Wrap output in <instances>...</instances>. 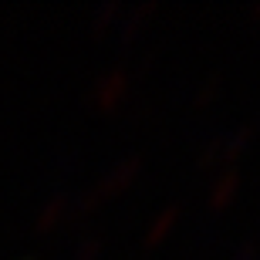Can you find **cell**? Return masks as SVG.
<instances>
[{
    "mask_svg": "<svg viewBox=\"0 0 260 260\" xmlns=\"http://www.w3.org/2000/svg\"><path fill=\"white\" fill-rule=\"evenodd\" d=\"M128 95H132V81H128V75L122 71V68L108 71L105 78H98L95 91H91V98H95V105L102 108V112H115V108H122L128 102Z\"/></svg>",
    "mask_w": 260,
    "mask_h": 260,
    "instance_id": "obj_1",
    "label": "cell"
},
{
    "mask_svg": "<svg viewBox=\"0 0 260 260\" xmlns=\"http://www.w3.org/2000/svg\"><path fill=\"white\" fill-rule=\"evenodd\" d=\"M237 196H240V169H233V166H230V169L213 183V189H210V210L223 213Z\"/></svg>",
    "mask_w": 260,
    "mask_h": 260,
    "instance_id": "obj_2",
    "label": "cell"
},
{
    "mask_svg": "<svg viewBox=\"0 0 260 260\" xmlns=\"http://www.w3.org/2000/svg\"><path fill=\"white\" fill-rule=\"evenodd\" d=\"M176 223H179V206L173 203V206H166V210L152 220V226L145 230V247H159V243H162L166 237L173 233Z\"/></svg>",
    "mask_w": 260,
    "mask_h": 260,
    "instance_id": "obj_3",
    "label": "cell"
},
{
    "mask_svg": "<svg viewBox=\"0 0 260 260\" xmlns=\"http://www.w3.org/2000/svg\"><path fill=\"white\" fill-rule=\"evenodd\" d=\"M68 203H71V200H68L64 193L54 196L51 203H44V206H41V213H38V223H34V230H38V233H48L51 226H58L61 216L68 213Z\"/></svg>",
    "mask_w": 260,
    "mask_h": 260,
    "instance_id": "obj_4",
    "label": "cell"
},
{
    "mask_svg": "<svg viewBox=\"0 0 260 260\" xmlns=\"http://www.w3.org/2000/svg\"><path fill=\"white\" fill-rule=\"evenodd\" d=\"M250 139H253V125H243V128H237V132L230 135V139H223V149H220V159L223 162H237V155L250 145Z\"/></svg>",
    "mask_w": 260,
    "mask_h": 260,
    "instance_id": "obj_5",
    "label": "cell"
},
{
    "mask_svg": "<svg viewBox=\"0 0 260 260\" xmlns=\"http://www.w3.org/2000/svg\"><path fill=\"white\" fill-rule=\"evenodd\" d=\"M155 14V0H145V4H139V7L128 14V20H125V30H122V38L125 41H132L139 30H142V24H145V17H152Z\"/></svg>",
    "mask_w": 260,
    "mask_h": 260,
    "instance_id": "obj_6",
    "label": "cell"
},
{
    "mask_svg": "<svg viewBox=\"0 0 260 260\" xmlns=\"http://www.w3.org/2000/svg\"><path fill=\"white\" fill-rule=\"evenodd\" d=\"M118 10H122V4H118V0H108L105 7H102V10L95 14V20H91V30H95V34L108 30V24L115 20V14H118Z\"/></svg>",
    "mask_w": 260,
    "mask_h": 260,
    "instance_id": "obj_7",
    "label": "cell"
},
{
    "mask_svg": "<svg viewBox=\"0 0 260 260\" xmlns=\"http://www.w3.org/2000/svg\"><path fill=\"white\" fill-rule=\"evenodd\" d=\"M102 250H105V243L98 240V237H88L85 243H78L75 260H98V257H102Z\"/></svg>",
    "mask_w": 260,
    "mask_h": 260,
    "instance_id": "obj_8",
    "label": "cell"
},
{
    "mask_svg": "<svg viewBox=\"0 0 260 260\" xmlns=\"http://www.w3.org/2000/svg\"><path fill=\"white\" fill-rule=\"evenodd\" d=\"M216 95H220V75H213V78H206V81H203L200 95H196V108H203L210 98H216Z\"/></svg>",
    "mask_w": 260,
    "mask_h": 260,
    "instance_id": "obj_9",
    "label": "cell"
},
{
    "mask_svg": "<svg viewBox=\"0 0 260 260\" xmlns=\"http://www.w3.org/2000/svg\"><path fill=\"white\" fill-rule=\"evenodd\" d=\"M220 149H223V139H213V142H210V145H206V149L200 152L196 166H200V169H206V166H210L213 159H220Z\"/></svg>",
    "mask_w": 260,
    "mask_h": 260,
    "instance_id": "obj_10",
    "label": "cell"
},
{
    "mask_svg": "<svg viewBox=\"0 0 260 260\" xmlns=\"http://www.w3.org/2000/svg\"><path fill=\"white\" fill-rule=\"evenodd\" d=\"M253 257H257V247H253V243H243L240 250L233 253V260H253Z\"/></svg>",
    "mask_w": 260,
    "mask_h": 260,
    "instance_id": "obj_11",
    "label": "cell"
},
{
    "mask_svg": "<svg viewBox=\"0 0 260 260\" xmlns=\"http://www.w3.org/2000/svg\"><path fill=\"white\" fill-rule=\"evenodd\" d=\"M250 17H253V20H260V4H257V7L250 10Z\"/></svg>",
    "mask_w": 260,
    "mask_h": 260,
    "instance_id": "obj_12",
    "label": "cell"
}]
</instances>
